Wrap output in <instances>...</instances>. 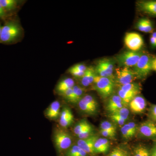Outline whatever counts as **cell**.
I'll use <instances>...</instances> for the list:
<instances>
[{"label":"cell","mask_w":156,"mask_h":156,"mask_svg":"<svg viewBox=\"0 0 156 156\" xmlns=\"http://www.w3.org/2000/svg\"><path fill=\"white\" fill-rule=\"evenodd\" d=\"M78 104L80 110L86 114L94 115L97 112L98 103L91 95H85Z\"/></svg>","instance_id":"8992f818"},{"label":"cell","mask_w":156,"mask_h":156,"mask_svg":"<svg viewBox=\"0 0 156 156\" xmlns=\"http://www.w3.org/2000/svg\"><path fill=\"white\" fill-rule=\"evenodd\" d=\"M110 142L105 138H98L94 144L95 154L106 153L110 148Z\"/></svg>","instance_id":"e0dca14e"},{"label":"cell","mask_w":156,"mask_h":156,"mask_svg":"<svg viewBox=\"0 0 156 156\" xmlns=\"http://www.w3.org/2000/svg\"><path fill=\"white\" fill-rule=\"evenodd\" d=\"M88 154L77 144L72 145L65 153L64 156H88Z\"/></svg>","instance_id":"603a6c76"},{"label":"cell","mask_w":156,"mask_h":156,"mask_svg":"<svg viewBox=\"0 0 156 156\" xmlns=\"http://www.w3.org/2000/svg\"><path fill=\"white\" fill-rule=\"evenodd\" d=\"M71 68H72L73 69L80 71L85 72L87 70L88 67H87L85 65L83 64H77L75 65Z\"/></svg>","instance_id":"74e56055"},{"label":"cell","mask_w":156,"mask_h":156,"mask_svg":"<svg viewBox=\"0 0 156 156\" xmlns=\"http://www.w3.org/2000/svg\"><path fill=\"white\" fill-rule=\"evenodd\" d=\"M151 156H156V141H154L153 145L151 147Z\"/></svg>","instance_id":"f35d334b"},{"label":"cell","mask_w":156,"mask_h":156,"mask_svg":"<svg viewBox=\"0 0 156 156\" xmlns=\"http://www.w3.org/2000/svg\"><path fill=\"white\" fill-rule=\"evenodd\" d=\"M124 41L126 47L131 51H140L144 44L142 37L139 34L135 32L126 34Z\"/></svg>","instance_id":"ba28073f"},{"label":"cell","mask_w":156,"mask_h":156,"mask_svg":"<svg viewBox=\"0 0 156 156\" xmlns=\"http://www.w3.org/2000/svg\"><path fill=\"white\" fill-rule=\"evenodd\" d=\"M151 36L153 37H154L156 39V32H154L153 33L151 34Z\"/></svg>","instance_id":"7bdbcfd3"},{"label":"cell","mask_w":156,"mask_h":156,"mask_svg":"<svg viewBox=\"0 0 156 156\" xmlns=\"http://www.w3.org/2000/svg\"><path fill=\"white\" fill-rule=\"evenodd\" d=\"M106 156H131V153L126 148L118 146L115 148Z\"/></svg>","instance_id":"4316f807"},{"label":"cell","mask_w":156,"mask_h":156,"mask_svg":"<svg viewBox=\"0 0 156 156\" xmlns=\"http://www.w3.org/2000/svg\"><path fill=\"white\" fill-rule=\"evenodd\" d=\"M92 126L91 124L87 120H82L75 126L73 129L74 133L76 136H78L83 131H85Z\"/></svg>","instance_id":"cb8c5ba5"},{"label":"cell","mask_w":156,"mask_h":156,"mask_svg":"<svg viewBox=\"0 0 156 156\" xmlns=\"http://www.w3.org/2000/svg\"><path fill=\"white\" fill-rule=\"evenodd\" d=\"M60 103L58 101H53L47 110L46 116L50 119H56L60 115Z\"/></svg>","instance_id":"d6986e66"},{"label":"cell","mask_w":156,"mask_h":156,"mask_svg":"<svg viewBox=\"0 0 156 156\" xmlns=\"http://www.w3.org/2000/svg\"><path fill=\"white\" fill-rule=\"evenodd\" d=\"M98 138L97 135H94L84 139H79L77 145L85 151L88 155L95 154L94 144L96 140Z\"/></svg>","instance_id":"4fadbf2b"},{"label":"cell","mask_w":156,"mask_h":156,"mask_svg":"<svg viewBox=\"0 0 156 156\" xmlns=\"http://www.w3.org/2000/svg\"><path fill=\"white\" fill-rule=\"evenodd\" d=\"M144 53L143 50L126 51L117 56V61L122 67H134Z\"/></svg>","instance_id":"5b68a950"},{"label":"cell","mask_w":156,"mask_h":156,"mask_svg":"<svg viewBox=\"0 0 156 156\" xmlns=\"http://www.w3.org/2000/svg\"><path fill=\"white\" fill-rule=\"evenodd\" d=\"M97 76L103 77L112 78L114 71L113 62L110 59H101L98 62L95 68Z\"/></svg>","instance_id":"30bf717a"},{"label":"cell","mask_w":156,"mask_h":156,"mask_svg":"<svg viewBox=\"0 0 156 156\" xmlns=\"http://www.w3.org/2000/svg\"><path fill=\"white\" fill-rule=\"evenodd\" d=\"M131 111L136 114H142L145 111L147 102L143 96L136 95L129 104Z\"/></svg>","instance_id":"7c38bea8"},{"label":"cell","mask_w":156,"mask_h":156,"mask_svg":"<svg viewBox=\"0 0 156 156\" xmlns=\"http://www.w3.org/2000/svg\"><path fill=\"white\" fill-rule=\"evenodd\" d=\"M94 129L92 126L85 131H83L81 134L77 136H78L79 139H86V138H88V137L94 135L95 134H94Z\"/></svg>","instance_id":"1f68e13d"},{"label":"cell","mask_w":156,"mask_h":156,"mask_svg":"<svg viewBox=\"0 0 156 156\" xmlns=\"http://www.w3.org/2000/svg\"><path fill=\"white\" fill-rule=\"evenodd\" d=\"M109 117L115 124H117L118 126H121V127L125 125V123L126 121V120L122 119L121 117L115 115L110 114Z\"/></svg>","instance_id":"836d02e7"},{"label":"cell","mask_w":156,"mask_h":156,"mask_svg":"<svg viewBox=\"0 0 156 156\" xmlns=\"http://www.w3.org/2000/svg\"><path fill=\"white\" fill-rule=\"evenodd\" d=\"M148 115L149 120L156 123V105L152 104L151 105Z\"/></svg>","instance_id":"d6a6232c"},{"label":"cell","mask_w":156,"mask_h":156,"mask_svg":"<svg viewBox=\"0 0 156 156\" xmlns=\"http://www.w3.org/2000/svg\"><path fill=\"white\" fill-rule=\"evenodd\" d=\"M120 89L125 92L133 93L134 95H140L142 91V86L140 83H132L121 86Z\"/></svg>","instance_id":"ffe728a7"},{"label":"cell","mask_w":156,"mask_h":156,"mask_svg":"<svg viewBox=\"0 0 156 156\" xmlns=\"http://www.w3.org/2000/svg\"><path fill=\"white\" fill-rule=\"evenodd\" d=\"M136 28L140 31L146 33H153L154 29L151 20L146 17L138 20L136 24Z\"/></svg>","instance_id":"2e32d148"},{"label":"cell","mask_w":156,"mask_h":156,"mask_svg":"<svg viewBox=\"0 0 156 156\" xmlns=\"http://www.w3.org/2000/svg\"><path fill=\"white\" fill-rule=\"evenodd\" d=\"M140 12L152 17H156V0H142L136 3Z\"/></svg>","instance_id":"8fae6325"},{"label":"cell","mask_w":156,"mask_h":156,"mask_svg":"<svg viewBox=\"0 0 156 156\" xmlns=\"http://www.w3.org/2000/svg\"><path fill=\"white\" fill-rule=\"evenodd\" d=\"M124 106L125 105L122 100L119 96L115 95L109 99L106 105V109L110 114H111L124 107Z\"/></svg>","instance_id":"5bb4252c"},{"label":"cell","mask_w":156,"mask_h":156,"mask_svg":"<svg viewBox=\"0 0 156 156\" xmlns=\"http://www.w3.org/2000/svg\"><path fill=\"white\" fill-rule=\"evenodd\" d=\"M100 133L104 137L107 138H113L116 135V133L106 130H100Z\"/></svg>","instance_id":"8d00e7d4"},{"label":"cell","mask_w":156,"mask_h":156,"mask_svg":"<svg viewBox=\"0 0 156 156\" xmlns=\"http://www.w3.org/2000/svg\"><path fill=\"white\" fill-rule=\"evenodd\" d=\"M110 114L118 116L127 121L129 115V110L128 108L124 107Z\"/></svg>","instance_id":"4dcf8cb0"},{"label":"cell","mask_w":156,"mask_h":156,"mask_svg":"<svg viewBox=\"0 0 156 156\" xmlns=\"http://www.w3.org/2000/svg\"><path fill=\"white\" fill-rule=\"evenodd\" d=\"M21 27L16 20H10L2 27L0 37L1 43L8 44L14 42L21 33Z\"/></svg>","instance_id":"7a4b0ae2"},{"label":"cell","mask_w":156,"mask_h":156,"mask_svg":"<svg viewBox=\"0 0 156 156\" xmlns=\"http://www.w3.org/2000/svg\"><path fill=\"white\" fill-rule=\"evenodd\" d=\"M59 117H60V118H59L60 125L70 118L74 117L71 111L69 108H68L67 107H65L64 108H63L62 111L60 112Z\"/></svg>","instance_id":"f1b7e54d"},{"label":"cell","mask_w":156,"mask_h":156,"mask_svg":"<svg viewBox=\"0 0 156 156\" xmlns=\"http://www.w3.org/2000/svg\"><path fill=\"white\" fill-rule=\"evenodd\" d=\"M18 1L16 0H0V3L6 12L13 11L17 8Z\"/></svg>","instance_id":"484cf974"},{"label":"cell","mask_w":156,"mask_h":156,"mask_svg":"<svg viewBox=\"0 0 156 156\" xmlns=\"http://www.w3.org/2000/svg\"><path fill=\"white\" fill-rule=\"evenodd\" d=\"M69 73L75 77L82 78L84 76L85 72H81L77 70L74 69L70 68L68 70Z\"/></svg>","instance_id":"d590c367"},{"label":"cell","mask_w":156,"mask_h":156,"mask_svg":"<svg viewBox=\"0 0 156 156\" xmlns=\"http://www.w3.org/2000/svg\"><path fill=\"white\" fill-rule=\"evenodd\" d=\"M100 128V130H106L116 133V126L109 121H104L101 123Z\"/></svg>","instance_id":"f546056e"},{"label":"cell","mask_w":156,"mask_h":156,"mask_svg":"<svg viewBox=\"0 0 156 156\" xmlns=\"http://www.w3.org/2000/svg\"><path fill=\"white\" fill-rule=\"evenodd\" d=\"M2 26L1 24H0V37H1V31H2Z\"/></svg>","instance_id":"ee69618b"},{"label":"cell","mask_w":156,"mask_h":156,"mask_svg":"<svg viewBox=\"0 0 156 156\" xmlns=\"http://www.w3.org/2000/svg\"><path fill=\"white\" fill-rule=\"evenodd\" d=\"M133 156H151V148L144 144H138L134 147Z\"/></svg>","instance_id":"7402d4cb"},{"label":"cell","mask_w":156,"mask_h":156,"mask_svg":"<svg viewBox=\"0 0 156 156\" xmlns=\"http://www.w3.org/2000/svg\"><path fill=\"white\" fill-rule=\"evenodd\" d=\"M6 11L0 3V18H5L6 16Z\"/></svg>","instance_id":"ab89813d"},{"label":"cell","mask_w":156,"mask_h":156,"mask_svg":"<svg viewBox=\"0 0 156 156\" xmlns=\"http://www.w3.org/2000/svg\"><path fill=\"white\" fill-rule=\"evenodd\" d=\"M75 86V82L70 78H66L60 81L56 86V90L58 93H61L68 89L72 88Z\"/></svg>","instance_id":"44dd1931"},{"label":"cell","mask_w":156,"mask_h":156,"mask_svg":"<svg viewBox=\"0 0 156 156\" xmlns=\"http://www.w3.org/2000/svg\"><path fill=\"white\" fill-rule=\"evenodd\" d=\"M97 75L95 69L92 67L87 68L84 76L81 78V83L84 87H88L94 83L95 76Z\"/></svg>","instance_id":"ac0fdd59"},{"label":"cell","mask_w":156,"mask_h":156,"mask_svg":"<svg viewBox=\"0 0 156 156\" xmlns=\"http://www.w3.org/2000/svg\"><path fill=\"white\" fill-rule=\"evenodd\" d=\"M138 128L136 123L134 122L125 124L121 128L122 136L126 139L132 138L138 131Z\"/></svg>","instance_id":"9a60e30c"},{"label":"cell","mask_w":156,"mask_h":156,"mask_svg":"<svg viewBox=\"0 0 156 156\" xmlns=\"http://www.w3.org/2000/svg\"><path fill=\"white\" fill-rule=\"evenodd\" d=\"M152 70L156 72V57H154L152 63Z\"/></svg>","instance_id":"b9f144b4"},{"label":"cell","mask_w":156,"mask_h":156,"mask_svg":"<svg viewBox=\"0 0 156 156\" xmlns=\"http://www.w3.org/2000/svg\"><path fill=\"white\" fill-rule=\"evenodd\" d=\"M116 79L117 83L122 86L133 83L137 78L133 69L122 67L116 69Z\"/></svg>","instance_id":"52a82bcc"},{"label":"cell","mask_w":156,"mask_h":156,"mask_svg":"<svg viewBox=\"0 0 156 156\" xmlns=\"http://www.w3.org/2000/svg\"><path fill=\"white\" fill-rule=\"evenodd\" d=\"M150 42V44L152 48H156V39L151 36Z\"/></svg>","instance_id":"60d3db41"},{"label":"cell","mask_w":156,"mask_h":156,"mask_svg":"<svg viewBox=\"0 0 156 156\" xmlns=\"http://www.w3.org/2000/svg\"><path fill=\"white\" fill-rule=\"evenodd\" d=\"M95 89L103 98L112 95L114 89L115 83L113 78L103 77L96 75L94 79Z\"/></svg>","instance_id":"3957f363"},{"label":"cell","mask_w":156,"mask_h":156,"mask_svg":"<svg viewBox=\"0 0 156 156\" xmlns=\"http://www.w3.org/2000/svg\"><path fill=\"white\" fill-rule=\"evenodd\" d=\"M53 139L56 150L59 153L66 151L72 146V136L62 129L57 128L55 130Z\"/></svg>","instance_id":"277c9868"},{"label":"cell","mask_w":156,"mask_h":156,"mask_svg":"<svg viewBox=\"0 0 156 156\" xmlns=\"http://www.w3.org/2000/svg\"><path fill=\"white\" fill-rule=\"evenodd\" d=\"M60 94L66 99L72 103L73 98V88L68 89Z\"/></svg>","instance_id":"e575fe53"},{"label":"cell","mask_w":156,"mask_h":156,"mask_svg":"<svg viewBox=\"0 0 156 156\" xmlns=\"http://www.w3.org/2000/svg\"><path fill=\"white\" fill-rule=\"evenodd\" d=\"M140 135L142 137L156 141V123L150 120L144 121L138 128Z\"/></svg>","instance_id":"9c48e42d"},{"label":"cell","mask_w":156,"mask_h":156,"mask_svg":"<svg viewBox=\"0 0 156 156\" xmlns=\"http://www.w3.org/2000/svg\"><path fill=\"white\" fill-rule=\"evenodd\" d=\"M150 53L144 51L139 60L133 68L136 78L144 80L150 74L152 71V63L154 57Z\"/></svg>","instance_id":"6da1fadb"},{"label":"cell","mask_w":156,"mask_h":156,"mask_svg":"<svg viewBox=\"0 0 156 156\" xmlns=\"http://www.w3.org/2000/svg\"><path fill=\"white\" fill-rule=\"evenodd\" d=\"M73 98L72 103H78L83 97L85 89L82 87L75 85L73 88Z\"/></svg>","instance_id":"d4e9b609"},{"label":"cell","mask_w":156,"mask_h":156,"mask_svg":"<svg viewBox=\"0 0 156 156\" xmlns=\"http://www.w3.org/2000/svg\"><path fill=\"white\" fill-rule=\"evenodd\" d=\"M118 95L122 100L124 105L129 104L130 101L133 99V98L136 96L133 93L125 92L120 89L118 92Z\"/></svg>","instance_id":"83f0119b"}]
</instances>
